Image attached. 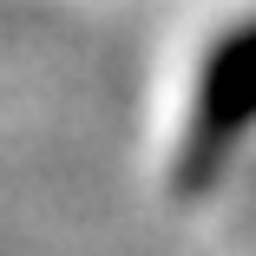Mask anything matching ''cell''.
Listing matches in <instances>:
<instances>
[{
    "mask_svg": "<svg viewBox=\"0 0 256 256\" xmlns=\"http://www.w3.org/2000/svg\"><path fill=\"white\" fill-rule=\"evenodd\" d=\"M256 132V20L230 26L197 66V86H190V118H184V138H178V158H171V178L184 197H204L224 164L236 158V144Z\"/></svg>",
    "mask_w": 256,
    "mask_h": 256,
    "instance_id": "1",
    "label": "cell"
}]
</instances>
